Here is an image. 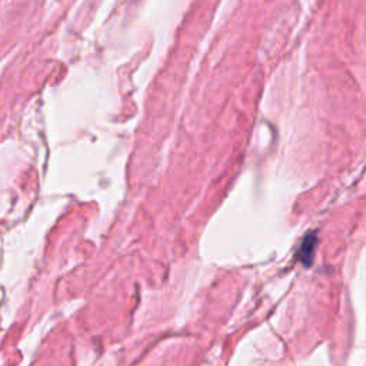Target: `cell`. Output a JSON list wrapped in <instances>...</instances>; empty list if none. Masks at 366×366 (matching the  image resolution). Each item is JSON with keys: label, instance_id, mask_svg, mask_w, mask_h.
<instances>
[{"label": "cell", "instance_id": "cell-1", "mask_svg": "<svg viewBox=\"0 0 366 366\" xmlns=\"http://www.w3.org/2000/svg\"><path fill=\"white\" fill-rule=\"evenodd\" d=\"M316 245H318L316 232L308 235L307 238H305V240L302 242L300 249L298 252V256H299V260L303 263L305 267H311L312 265V258H314Z\"/></svg>", "mask_w": 366, "mask_h": 366}]
</instances>
